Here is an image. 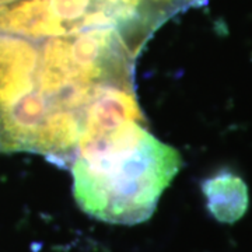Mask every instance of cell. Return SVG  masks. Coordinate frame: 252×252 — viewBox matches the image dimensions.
<instances>
[{"mask_svg": "<svg viewBox=\"0 0 252 252\" xmlns=\"http://www.w3.org/2000/svg\"><path fill=\"white\" fill-rule=\"evenodd\" d=\"M146 125L133 122L77 152L70 167L73 195L89 216L124 225L152 217L182 158Z\"/></svg>", "mask_w": 252, "mask_h": 252, "instance_id": "1", "label": "cell"}, {"mask_svg": "<svg viewBox=\"0 0 252 252\" xmlns=\"http://www.w3.org/2000/svg\"><path fill=\"white\" fill-rule=\"evenodd\" d=\"M39 42L0 34V107L35 90Z\"/></svg>", "mask_w": 252, "mask_h": 252, "instance_id": "2", "label": "cell"}, {"mask_svg": "<svg viewBox=\"0 0 252 252\" xmlns=\"http://www.w3.org/2000/svg\"><path fill=\"white\" fill-rule=\"evenodd\" d=\"M202 193L210 216L223 224L241 220L250 207V190L245 181L231 170H220L202 182Z\"/></svg>", "mask_w": 252, "mask_h": 252, "instance_id": "3", "label": "cell"}]
</instances>
